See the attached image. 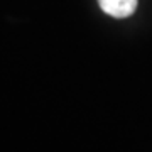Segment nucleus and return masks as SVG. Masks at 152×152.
I'll return each instance as SVG.
<instances>
[{"mask_svg":"<svg viewBox=\"0 0 152 152\" xmlns=\"http://www.w3.org/2000/svg\"><path fill=\"white\" fill-rule=\"evenodd\" d=\"M98 4L107 15L115 19H125L135 12L139 0H98Z\"/></svg>","mask_w":152,"mask_h":152,"instance_id":"f257e3e1","label":"nucleus"}]
</instances>
